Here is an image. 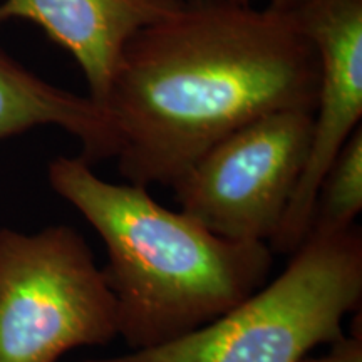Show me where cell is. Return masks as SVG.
<instances>
[{
	"mask_svg": "<svg viewBox=\"0 0 362 362\" xmlns=\"http://www.w3.org/2000/svg\"><path fill=\"white\" fill-rule=\"evenodd\" d=\"M319 57L293 12L185 0L126 44L103 107L131 185L173 187L225 136L315 110Z\"/></svg>",
	"mask_w": 362,
	"mask_h": 362,
	"instance_id": "1",
	"label": "cell"
},
{
	"mask_svg": "<svg viewBox=\"0 0 362 362\" xmlns=\"http://www.w3.org/2000/svg\"><path fill=\"white\" fill-rule=\"evenodd\" d=\"M47 180L106 245L101 270L129 352L205 327L269 280L274 252L267 242L221 238L160 205L148 188L99 178L81 156L54 158Z\"/></svg>",
	"mask_w": 362,
	"mask_h": 362,
	"instance_id": "2",
	"label": "cell"
},
{
	"mask_svg": "<svg viewBox=\"0 0 362 362\" xmlns=\"http://www.w3.org/2000/svg\"><path fill=\"white\" fill-rule=\"evenodd\" d=\"M362 300V232L307 235L279 277L173 342L86 362H300Z\"/></svg>",
	"mask_w": 362,
	"mask_h": 362,
	"instance_id": "3",
	"label": "cell"
},
{
	"mask_svg": "<svg viewBox=\"0 0 362 362\" xmlns=\"http://www.w3.org/2000/svg\"><path fill=\"white\" fill-rule=\"evenodd\" d=\"M117 337L115 297L78 230L0 228V362H57Z\"/></svg>",
	"mask_w": 362,
	"mask_h": 362,
	"instance_id": "4",
	"label": "cell"
},
{
	"mask_svg": "<svg viewBox=\"0 0 362 362\" xmlns=\"http://www.w3.org/2000/svg\"><path fill=\"white\" fill-rule=\"evenodd\" d=\"M314 112L284 110L214 144L173 185L180 210L235 242H270L309 156Z\"/></svg>",
	"mask_w": 362,
	"mask_h": 362,
	"instance_id": "5",
	"label": "cell"
},
{
	"mask_svg": "<svg viewBox=\"0 0 362 362\" xmlns=\"http://www.w3.org/2000/svg\"><path fill=\"white\" fill-rule=\"evenodd\" d=\"M293 16L317 51L319 89L305 168L269 242L284 255L305 240L320 181L362 123V0H304Z\"/></svg>",
	"mask_w": 362,
	"mask_h": 362,
	"instance_id": "6",
	"label": "cell"
},
{
	"mask_svg": "<svg viewBox=\"0 0 362 362\" xmlns=\"http://www.w3.org/2000/svg\"><path fill=\"white\" fill-rule=\"evenodd\" d=\"M185 0H0V27L27 21L69 52L83 71L88 96L103 106L126 44L165 19Z\"/></svg>",
	"mask_w": 362,
	"mask_h": 362,
	"instance_id": "7",
	"label": "cell"
},
{
	"mask_svg": "<svg viewBox=\"0 0 362 362\" xmlns=\"http://www.w3.org/2000/svg\"><path fill=\"white\" fill-rule=\"evenodd\" d=\"M39 126H56L78 139V156L90 166L116 156L117 138L103 106L47 83L0 49V139Z\"/></svg>",
	"mask_w": 362,
	"mask_h": 362,
	"instance_id": "8",
	"label": "cell"
},
{
	"mask_svg": "<svg viewBox=\"0 0 362 362\" xmlns=\"http://www.w3.org/2000/svg\"><path fill=\"white\" fill-rule=\"evenodd\" d=\"M362 210V126L344 144L317 189L307 235L352 228Z\"/></svg>",
	"mask_w": 362,
	"mask_h": 362,
	"instance_id": "9",
	"label": "cell"
},
{
	"mask_svg": "<svg viewBox=\"0 0 362 362\" xmlns=\"http://www.w3.org/2000/svg\"><path fill=\"white\" fill-rule=\"evenodd\" d=\"M300 362H362V330L361 325L357 332L344 336L330 344L327 354L319 357H304Z\"/></svg>",
	"mask_w": 362,
	"mask_h": 362,
	"instance_id": "10",
	"label": "cell"
},
{
	"mask_svg": "<svg viewBox=\"0 0 362 362\" xmlns=\"http://www.w3.org/2000/svg\"><path fill=\"white\" fill-rule=\"evenodd\" d=\"M302 2H304V0H269L267 7L279 12H293L300 7Z\"/></svg>",
	"mask_w": 362,
	"mask_h": 362,
	"instance_id": "11",
	"label": "cell"
},
{
	"mask_svg": "<svg viewBox=\"0 0 362 362\" xmlns=\"http://www.w3.org/2000/svg\"><path fill=\"white\" fill-rule=\"evenodd\" d=\"M211 2H230V4H240V6H248L253 0H211Z\"/></svg>",
	"mask_w": 362,
	"mask_h": 362,
	"instance_id": "12",
	"label": "cell"
}]
</instances>
